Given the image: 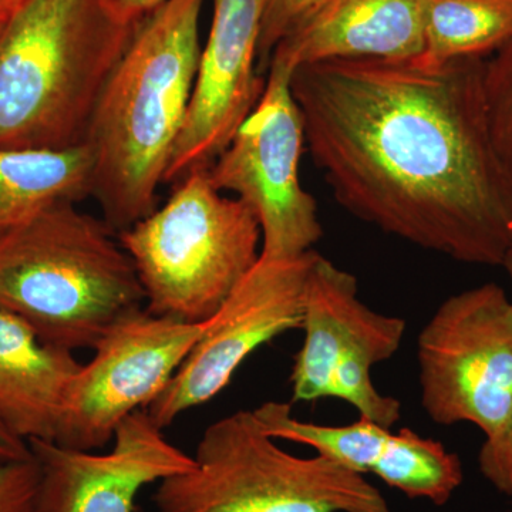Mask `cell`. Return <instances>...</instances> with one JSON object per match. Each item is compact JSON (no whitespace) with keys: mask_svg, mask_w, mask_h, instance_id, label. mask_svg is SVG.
Listing matches in <instances>:
<instances>
[{"mask_svg":"<svg viewBox=\"0 0 512 512\" xmlns=\"http://www.w3.org/2000/svg\"><path fill=\"white\" fill-rule=\"evenodd\" d=\"M484 60H329L299 66L291 84L306 148L343 208L454 261L498 266L512 244V198Z\"/></svg>","mask_w":512,"mask_h":512,"instance_id":"obj_1","label":"cell"},{"mask_svg":"<svg viewBox=\"0 0 512 512\" xmlns=\"http://www.w3.org/2000/svg\"><path fill=\"white\" fill-rule=\"evenodd\" d=\"M205 0H165L138 23L104 87L89 130L92 197L124 231L157 208L183 130L201 56Z\"/></svg>","mask_w":512,"mask_h":512,"instance_id":"obj_2","label":"cell"},{"mask_svg":"<svg viewBox=\"0 0 512 512\" xmlns=\"http://www.w3.org/2000/svg\"><path fill=\"white\" fill-rule=\"evenodd\" d=\"M141 20L116 0H28L10 16L0 32V147L83 144Z\"/></svg>","mask_w":512,"mask_h":512,"instance_id":"obj_3","label":"cell"},{"mask_svg":"<svg viewBox=\"0 0 512 512\" xmlns=\"http://www.w3.org/2000/svg\"><path fill=\"white\" fill-rule=\"evenodd\" d=\"M144 303L114 229L76 202L52 205L0 239V311L49 345L93 349Z\"/></svg>","mask_w":512,"mask_h":512,"instance_id":"obj_4","label":"cell"},{"mask_svg":"<svg viewBox=\"0 0 512 512\" xmlns=\"http://www.w3.org/2000/svg\"><path fill=\"white\" fill-rule=\"evenodd\" d=\"M163 207L119 232L151 315L204 323L261 258L254 211L197 170L174 184Z\"/></svg>","mask_w":512,"mask_h":512,"instance_id":"obj_5","label":"cell"},{"mask_svg":"<svg viewBox=\"0 0 512 512\" xmlns=\"http://www.w3.org/2000/svg\"><path fill=\"white\" fill-rule=\"evenodd\" d=\"M192 458L158 483L157 512H394L362 474L279 447L254 410L210 424Z\"/></svg>","mask_w":512,"mask_h":512,"instance_id":"obj_6","label":"cell"},{"mask_svg":"<svg viewBox=\"0 0 512 512\" xmlns=\"http://www.w3.org/2000/svg\"><path fill=\"white\" fill-rule=\"evenodd\" d=\"M420 402L440 426L474 424L485 439L512 419V301L484 284L441 303L417 339Z\"/></svg>","mask_w":512,"mask_h":512,"instance_id":"obj_7","label":"cell"},{"mask_svg":"<svg viewBox=\"0 0 512 512\" xmlns=\"http://www.w3.org/2000/svg\"><path fill=\"white\" fill-rule=\"evenodd\" d=\"M292 74V67L272 57L254 110L208 168L217 190L232 192L254 211L266 259L306 254L323 235L318 205L301 183L305 128Z\"/></svg>","mask_w":512,"mask_h":512,"instance_id":"obj_8","label":"cell"},{"mask_svg":"<svg viewBox=\"0 0 512 512\" xmlns=\"http://www.w3.org/2000/svg\"><path fill=\"white\" fill-rule=\"evenodd\" d=\"M302 348L291 373L293 402L335 397L362 419L392 429L402 403L372 382V367L396 355L406 320L370 309L359 298L355 275L318 255L309 275Z\"/></svg>","mask_w":512,"mask_h":512,"instance_id":"obj_9","label":"cell"},{"mask_svg":"<svg viewBox=\"0 0 512 512\" xmlns=\"http://www.w3.org/2000/svg\"><path fill=\"white\" fill-rule=\"evenodd\" d=\"M318 252L259 258L221 308L204 322L190 355L144 412L161 430L188 410L211 402L261 346L302 329L306 289Z\"/></svg>","mask_w":512,"mask_h":512,"instance_id":"obj_10","label":"cell"},{"mask_svg":"<svg viewBox=\"0 0 512 512\" xmlns=\"http://www.w3.org/2000/svg\"><path fill=\"white\" fill-rule=\"evenodd\" d=\"M204 323L131 313L94 346L64 402L53 443L96 451L114 439L127 417L146 410L163 392L200 339Z\"/></svg>","mask_w":512,"mask_h":512,"instance_id":"obj_11","label":"cell"},{"mask_svg":"<svg viewBox=\"0 0 512 512\" xmlns=\"http://www.w3.org/2000/svg\"><path fill=\"white\" fill-rule=\"evenodd\" d=\"M265 5L266 0H212L210 33L164 183L208 170L258 103L266 80L258 69Z\"/></svg>","mask_w":512,"mask_h":512,"instance_id":"obj_12","label":"cell"},{"mask_svg":"<svg viewBox=\"0 0 512 512\" xmlns=\"http://www.w3.org/2000/svg\"><path fill=\"white\" fill-rule=\"evenodd\" d=\"M39 467V512H133L138 493L194 466L144 410L114 434L109 453L29 441Z\"/></svg>","mask_w":512,"mask_h":512,"instance_id":"obj_13","label":"cell"},{"mask_svg":"<svg viewBox=\"0 0 512 512\" xmlns=\"http://www.w3.org/2000/svg\"><path fill=\"white\" fill-rule=\"evenodd\" d=\"M430 0H330L272 57L292 67L329 60L413 62L423 56ZM271 62V60H269Z\"/></svg>","mask_w":512,"mask_h":512,"instance_id":"obj_14","label":"cell"},{"mask_svg":"<svg viewBox=\"0 0 512 512\" xmlns=\"http://www.w3.org/2000/svg\"><path fill=\"white\" fill-rule=\"evenodd\" d=\"M82 363L0 311V421L19 439L55 441L64 402Z\"/></svg>","mask_w":512,"mask_h":512,"instance_id":"obj_15","label":"cell"},{"mask_svg":"<svg viewBox=\"0 0 512 512\" xmlns=\"http://www.w3.org/2000/svg\"><path fill=\"white\" fill-rule=\"evenodd\" d=\"M86 143L63 150L0 147V239L46 208L92 197Z\"/></svg>","mask_w":512,"mask_h":512,"instance_id":"obj_16","label":"cell"},{"mask_svg":"<svg viewBox=\"0 0 512 512\" xmlns=\"http://www.w3.org/2000/svg\"><path fill=\"white\" fill-rule=\"evenodd\" d=\"M512 40V0H430L419 62L441 66L491 55Z\"/></svg>","mask_w":512,"mask_h":512,"instance_id":"obj_17","label":"cell"},{"mask_svg":"<svg viewBox=\"0 0 512 512\" xmlns=\"http://www.w3.org/2000/svg\"><path fill=\"white\" fill-rule=\"evenodd\" d=\"M372 474L406 497L437 507L446 505L464 480L456 453L409 427L390 433Z\"/></svg>","mask_w":512,"mask_h":512,"instance_id":"obj_18","label":"cell"},{"mask_svg":"<svg viewBox=\"0 0 512 512\" xmlns=\"http://www.w3.org/2000/svg\"><path fill=\"white\" fill-rule=\"evenodd\" d=\"M256 419L275 440L303 444L320 456L357 474H372L392 429L362 419L348 426H320L293 417L289 403L266 402L254 409Z\"/></svg>","mask_w":512,"mask_h":512,"instance_id":"obj_19","label":"cell"},{"mask_svg":"<svg viewBox=\"0 0 512 512\" xmlns=\"http://www.w3.org/2000/svg\"><path fill=\"white\" fill-rule=\"evenodd\" d=\"M484 97L491 140L512 198V40L485 57Z\"/></svg>","mask_w":512,"mask_h":512,"instance_id":"obj_20","label":"cell"},{"mask_svg":"<svg viewBox=\"0 0 512 512\" xmlns=\"http://www.w3.org/2000/svg\"><path fill=\"white\" fill-rule=\"evenodd\" d=\"M330 0H266L259 39V73L268 70L275 47L301 29Z\"/></svg>","mask_w":512,"mask_h":512,"instance_id":"obj_21","label":"cell"},{"mask_svg":"<svg viewBox=\"0 0 512 512\" xmlns=\"http://www.w3.org/2000/svg\"><path fill=\"white\" fill-rule=\"evenodd\" d=\"M0 512H39V467L33 454L0 466Z\"/></svg>","mask_w":512,"mask_h":512,"instance_id":"obj_22","label":"cell"},{"mask_svg":"<svg viewBox=\"0 0 512 512\" xmlns=\"http://www.w3.org/2000/svg\"><path fill=\"white\" fill-rule=\"evenodd\" d=\"M478 470L498 493L512 498V419L503 433L484 440Z\"/></svg>","mask_w":512,"mask_h":512,"instance_id":"obj_23","label":"cell"},{"mask_svg":"<svg viewBox=\"0 0 512 512\" xmlns=\"http://www.w3.org/2000/svg\"><path fill=\"white\" fill-rule=\"evenodd\" d=\"M32 457L29 443L19 439L0 421V466Z\"/></svg>","mask_w":512,"mask_h":512,"instance_id":"obj_24","label":"cell"},{"mask_svg":"<svg viewBox=\"0 0 512 512\" xmlns=\"http://www.w3.org/2000/svg\"><path fill=\"white\" fill-rule=\"evenodd\" d=\"M120 8L127 13L128 16L136 20L146 18L148 13L153 12L158 6L163 5L165 0H116Z\"/></svg>","mask_w":512,"mask_h":512,"instance_id":"obj_25","label":"cell"},{"mask_svg":"<svg viewBox=\"0 0 512 512\" xmlns=\"http://www.w3.org/2000/svg\"><path fill=\"white\" fill-rule=\"evenodd\" d=\"M28 0H0V18L9 19L22 8Z\"/></svg>","mask_w":512,"mask_h":512,"instance_id":"obj_26","label":"cell"},{"mask_svg":"<svg viewBox=\"0 0 512 512\" xmlns=\"http://www.w3.org/2000/svg\"><path fill=\"white\" fill-rule=\"evenodd\" d=\"M501 266H504L505 271H507L508 278H510L512 284V244L511 247L508 248L507 254H505L504 261Z\"/></svg>","mask_w":512,"mask_h":512,"instance_id":"obj_27","label":"cell"},{"mask_svg":"<svg viewBox=\"0 0 512 512\" xmlns=\"http://www.w3.org/2000/svg\"><path fill=\"white\" fill-rule=\"evenodd\" d=\"M6 22H8V19L0 18V32H2V29L5 28Z\"/></svg>","mask_w":512,"mask_h":512,"instance_id":"obj_28","label":"cell"},{"mask_svg":"<svg viewBox=\"0 0 512 512\" xmlns=\"http://www.w3.org/2000/svg\"><path fill=\"white\" fill-rule=\"evenodd\" d=\"M512 512V511H511Z\"/></svg>","mask_w":512,"mask_h":512,"instance_id":"obj_29","label":"cell"}]
</instances>
